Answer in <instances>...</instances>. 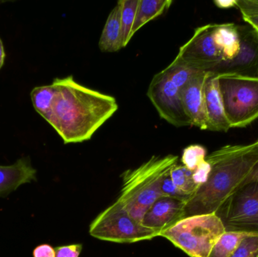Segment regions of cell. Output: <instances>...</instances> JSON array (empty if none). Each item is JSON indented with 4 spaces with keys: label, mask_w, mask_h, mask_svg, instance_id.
Here are the masks:
<instances>
[{
    "label": "cell",
    "mask_w": 258,
    "mask_h": 257,
    "mask_svg": "<svg viewBox=\"0 0 258 257\" xmlns=\"http://www.w3.org/2000/svg\"><path fill=\"white\" fill-rule=\"evenodd\" d=\"M52 84L55 95L46 122L65 144L90 140L119 108L113 97L82 85L72 75Z\"/></svg>",
    "instance_id": "6da1fadb"
},
{
    "label": "cell",
    "mask_w": 258,
    "mask_h": 257,
    "mask_svg": "<svg viewBox=\"0 0 258 257\" xmlns=\"http://www.w3.org/2000/svg\"><path fill=\"white\" fill-rule=\"evenodd\" d=\"M206 160L212 167L209 179L186 202L183 218L215 214L229 196L256 173L258 140L248 145L224 146Z\"/></svg>",
    "instance_id": "7a4b0ae2"
},
{
    "label": "cell",
    "mask_w": 258,
    "mask_h": 257,
    "mask_svg": "<svg viewBox=\"0 0 258 257\" xmlns=\"http://www.w3.org/2000/svg\"><path fill=\"white\" fill-rule=\"evenodd\" d=\"M177 161V155H153L139 167L122 174V189L117 201L132 218L142 223L152 205L163 197L161 188L164 175Z\"/></svg>",
    "instance_id": "3957f363"
},
{
    "label": "cell",
    "mask_w": 258,
    "mask_h": 257,
    "mask_svg": "<svg viewBox=\"0 0 258 257\" xmlns=\"http://www.w3.org/2000/svg\"><path fill=\"white\" fill-rule=\"evenodd\" d=\"M225 232L221 220L212 214L185 217L162 231L159 236L171 241L189 257H208Z\"/></svg>",
    "instance_id": "277c9868"
},
{
    "label": "cell",
    "mask_w": 258,
    "mask_h": 257,
    "mask_svg": "<svg viewBox=\"0 0 258 257\" xmlns=\"http://www.w3.org/2000/svg\"><path fill=\"white\" fill-rule=\"evenodd\" d=\"M226 116L231 128H245L258 119V77L218 76Z\"/></svg>",
    "instance_id": "5b68a950"
},
{
    "label": "cell",
    "mask_w": 258,
    "mask_h": 257,
    "mask_svg": "<svg viewBox=\"0 0 258 257\" xmlns=\"http://www.w3.org/2000/svg\"><path fill=\"white\" fill-rule=\"evenodd\" d=\"M226 232L258 235V169L215 213Z\"/></svg>",
    "instance_id": "8992f818"
},
{
    "label": "cell",
    "mask_w": 258,
    "mask_h": 257,
    "mask_svg": "<svg viewBox=\"0 0 258 257\" xmlns=\"http://www.w3.org/2000/svg\"><path fill=\"white\" fill-rule=\"evenodd\" d=\"M89 233L102 241L122 244L152 240L159 236L160 232L134 220L116 200L91 223Z\"/></svg>",
    "instance_id": "52a82bcc"
},
{
    "label": "cell",
    "mask_w": 258,
    "mask_h": 257,
    "mask_svg": "<svg viewBox=\"0 0 258 257\" xmlns=\"http://www.w3.org/2000/svg\"><path fill=\"white\" fill-rule=\"evenodd\" d=\"M147 96L164 120L177 128L192 126L183 107L180 89L163 70L150 81Z\"/></svg>",
    "instance_id": "ba28073f"
},
{
    "label": "cell",
    "mask_w": 258,
    "mask_h": 257,
    "mask_svg": "<svg viewBox=\"0 0 258 257\" xmlns=\"http://www.w3.org/2000/svg\"><path fill=\"white\" fill-rule=\"evenodd\" d=\"M215 24H206L196 29L192 37L182 45L177 54L189 67L209 72L223 62L222 55L214 39Z\"/></svg>",
    "instance_id": "9c48e42d"
},
{
    "label": "cell",
    "mask_w": 258,
    "mask_h": 257,
    "mask_svg": "<svg viewBox=\"0 0 258 257\" xmlns=\"http://www.w3.org/2000/svg\"><path fill=\"white\" fill-rule=\"evenodd\" d=\"M238 32L240 49L237 55L221 62L208 72L217 76L258 77V33L247 24L238 25Z\"/></svg>",
    "instance_id": "30bf717a"
},
{
    "label": "cell",
    "mask_w": 258,
    "mask_h": 257,
    "mask_svg": "<svg viewBox=\"0 0 258 257\" xmlns=\"http://www.w3.org/2000/svg\"><path fill=\"white\" fill-rule=\"evenodd\" d=\"M209 72H201L196 75L180 90L185 112L192 125L201 130H207L205 84Z\"/></svg>",
    "instance_id": "8fae6325"
},
{
    "label": "cell",
    "mask_w": 258,
    "mask_h": 257,
    "mask_svg": "<svg viewBox=\"0 0 258 257\" xmlns=\"http://www.w3.org/2000/svg\"><path fill=\"white\" fill-rule=\"evenodd\" d=\"M185 205L186 202L178 199L159 198L146 213L142 224L161 233L183 218Z\"/></svg>",
    "instance_id": "7c38bea8"
},
{
    "label": "cell",
    "mask_w": 258,
    "mask_h": 257,
    "mask_svg": "<svg viewBox=\"0 0 258 257\" xmlns=\"http://www.w3.org/2000/svg\"><path fill=\"white\" fill-rule=\"evenodd\" d=\"M205 84V102H206L207 130L227 132L231 128L220 92L218 76L209 72Z\"/></svg>",
    "instance_id": "4fadbf2b"
},
{
    "label": "cell",
    "mask_w": 258,
    "mask_h": 257,
    "mask_svg": "<svg viewBox=\"0 0 258 257\" xmlns=\"http://www.w3.org/2000/svg\"><path fill=\"white\" fill-rule=\"evenodd\" d=\"M36 179V170L28 158H20L11 165H0V196L9 194Z\"/></svg>",
    "instance_id": "5bb4252c"
},
{
    "label": "cell",
    "mask_w": 258,
    "mask_h": 257,
    "mask_svg": "<svg viewBox=\"0 0 258 257\" xmlns=\"http://www.w3.org/2000/svg\"><path fill=\"white\" fill-rule=\"evenodd\" d=\"M98 46L102 52H116L122 48L121 9L117 3L110 12L100 37Z\"/></svg>",
    "instance_id": "9a60e30c"
},
{
    "label": "cell",
    "mask_w": 258,
    "mask_h": 257,
    "mask_svg": "<svg viewBox=\"0 0 258 257\" xmlns=\"http://www.w3.org/2000/svg\"><path fill=\"white\" fill-rule=\"evenodd\" d=\"M214 39L221 51L223 62L232 60L237 55L240 49L237 24H215Z\"/></svg>",
    "instance_id": "2e32d148"
},
{
    "label": "cell",
    "mask_w": 258,
    "mask_h": 257,
    "mask_svg": "<svg viewBox=\"0 0 258 257\" xmlns=\"http://www.w3.org/2000/svg\"><path fill=\"white\" fill-rule=\"evenodd\" d=\"M172 3V0H139L132 36L146 24L166 12Z\"/></svg>",
    "instance_id": "e0dca14e"
},
{
    "label": "cell",
    "mask_w": 258,
    "mask_h": 257,
    "mask_svg": "<svg viewBox=\"0 0 258 257\" xmlns=\"http://www.w3.org/2000/svg\"><path fill=\"white\" fill-rule=\"evenodd\" d=\"M54 95L55 88L52 83L47 85L34 88L30 93L35 110L43 117L45 121L48 119L51 113Z\"/></svg>",
    "instance_id": "ac0fdd59"
},
{
    "label": "cell",
    "mask_w": 258,
    "mask_h": 257,
    "mask_svg": "<svg viewBox=\"0 0 258 257\" xmlns=\"http://www.w3.org/2000/svg\"><path fill=\"white\" fill-rule=\"evenodd\" d=\"M169 79L181 90L196 75L203 71L192 69L183 63L181 60L175 57L172 63L163 69Z\"/></svg>",
    "instance_id": "d6986e66"
},
{
    "label": "cell",
    "mask_w": 258,
    "mask_h": 257,
    "mask_svg": "<svg viewBox=\"0 0 258 257\" xmlns=\"http://www.w3.org/2000/svg\"><path fill=\"white\" fill-rule=\"evenodd\" d=\"M122 48L127 46L132 38V31L136 17L139 0H120Z\"/></svg>",
    "instance_id": "ffe728a7"
},
{
    "label": "cell",
    "mask_w": 258,
    "mask_h": 257,
    "mask_svg": "<svg viewBox=\"0 0 258 257\" xmlns=\"http://www.w3.org/2000/svg\"><path fill=\"white\" fill-rule=\"evenodd\" d=\"M171 177L174 186L190 197L200 188L194 182L192 170L186 168L183 164H175L171 169Z\"/></svg>",
    "instance_id": "44dd1931"
},
{
    "label": "cell",
    "mask_w": 258,
    "mask_h": 257,
    "mask_svg": "<svg viewBox=\"0 0 258 257\" xmlns=\"http://www.w3.org/2000/svg\"><path fill=\"white\" fill-rule=\"evenodd\" d=\"M246 234L225 232L214 246L208 257H230Z\"/></svg>",
    "instance_id": "7402d4cb"
},
{
    "label": "cell",
    "mask_w": 258,
    "mask_h": 257,
    "mask_svg": "<svg viewBox=\"0 0 258 257\" xmlns=\"http://www.w3.org/2000/svg\"><path fill=\"white\" fill-rule=\"evenodd\" d=\"M207 150L202 145H190L183 149L181 161L183 166L194 172L197 166L206 160Z\"/></svg>",
    "instance_id": "603a6c76"
},
{
    "label": "cell",
    "mask_w": 258,
    "mask_h": 257,
    "mask_svg": "<svg viewBox=\"0 0 258 257\" xmlns=\"http://www.w3.org/2000/svg\"><path fill=\"white\" fill-rule=\"evenodd\" d=\"M244 21L258 33V0H236Z\"/></svg>",
    "instance_id": "cb8c5ba5"
},
{
    "label": "cell",
    "mask_w": 258,
    "mask_h": 257,
    "mask_svg": "<svg viewBox=\"0 0 258 257\" xmlns=\"http://www.w3.org/2000/svg\"><path fill=\"white\" fill-rule=\"evenodd\" d=\"M230 257H258V235H245Z\"/></svg>",
    "instance_id": "d4e9b609"
},
{
    "label": "cell",
    "mask_w": 258,
    "mask_h": 257,
    "mask_svg": "<svg viewBox=\"0 0 258 257\" xmlns=\"http://www.w3.org/2000/svg\"><path fill=\"white\" fill-rule=\"evenodd\" d=\"M211 170H212L211 164L206 160H205L203 162L200 163L197 166V168L192 172L194 182L199 187L206 184V181L209 179Z\"/></svg>",
    "instance_id": "484cf974"
},
{
    "label": "cell",
    "mask_w": 258,
    "mask_h": 257,
    "mask_svg": "<svg viewBox=\"0 0 258 257\" xmlns=\"http://www.w3.org/2000/svg\"><path fill=\"white\" fill-rule=\"evenodd\" d=\"M82 244L60 246L56 247L55 257H79L82 251Z\"/></svg>",
    "instance_id": "4316f807"
},
{
    "label": "cell",
    "mask_w": 258,
    "mask_h": 257,
    "mask_svg": "<svg viewBox=\"0 0 258 257\" xmlns=\"http://www.w3.org/2000/svg\"><path fill=\"white\" fill-rule=\"evenodd\" d=\"M33 257H55V250L51 245L41 244L33 250Z\"/></svg>",
    "instance_id": "83f0119b"
},
{
    "label": "cell",
    "mask_w": 258,
    "mask_h": 257,
    "mask_svg": "<svg viewBox=\"0 0 258 257\" xmlns=\"http://www.w3.org/2000/svg\"><path fill=\"white\" fill-rule=\"evenodd\" d=\"M236 0H215L214 2L215 6L219 9H230V8H236Z\"/></svg>",
    "instance_id": "f1b7e54d"
},
{
    "label": "cell",
    "mask_w": 258,
    "mask_h": 257,
    "mask_svg": "<svg viewBox=\"0 0 258 257\" xmlns=\"http://www.w3.org/2000/svg\"><path fill=\"white\" fill-rule=\"evenodd\" d=\"M5 59H6V53H5L4 45H3V40L0 38V69L4 64Z\"/></svg>",
    "instance_id": "f546056e"
},
{
    "label": "cell",
    "mask_w": 258,
    "mask_h": 257,
    "mask_svg": "<svg viewBox=\"0 0 258 257\" xmlns=\"http://www.w3.org/2000/svg\"><path fill=\"white\" fill-rule=\"evenodd\" d=\"M257 140H258V139H257Z\"/></svg>",
    "instance_id": "4dcf8cb0"
}]
</instances>
